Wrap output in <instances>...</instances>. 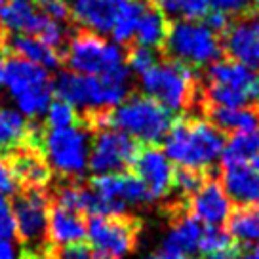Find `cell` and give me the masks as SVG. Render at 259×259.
Here are the masks:
<instances>
[{
	"instance_id": "cell-40",
	"label": "cell",
	"mask_w": 259,
	"mask_h": 259,
	"mask_svg": "<svg viewBox=\"0 0 259 259\" xmlns=\"http://www.w3.org/2000/svg\"><path fill=\"white\" fill-rule=\"evenodd\" d=\"M238 259H259V244L250 246L248 250L240 251V257Z\"/></svg>"
},
{
	"instance_id": "cell-26",
	"label": "cell",
	"mask_w": 259,
	"mask_h": 259,
	"mask_svg": "<svg viewBox=\"0 0 259 259\" xmlns=\"http://www.w3.org/2000/svg\"><path fill=\"white\" fill-rule=\"evenodd\" d=\"M227 235L236 244H259V206H246L233 210L227 218Z\"/></svg>"
},
{
	"instance_id": "cell-4",
	"label": "cell",
	"mask_w": 259,
	"mask_h": 259,
	"mask_svg": "<svg viewBox=\"0 0 259 259\" xmlns=\"http://www.w3.org/2000/svg\"><path fill=\"white\" fill-rule=\"evenodd\" d=\"M202 76L196 69L162 57L153 69L141 74L143 96L154 99L170 113H187L200 103L202 109Z\"/></svg>"
},
{
	"instance_id": "cell-25",
	"label": "cell",
	"mask_w": 259,
	"mask_h": 259,
	"mask_svg": "<svg viewBox=\"0 0 259 259\" xmlns=\"http://www.w3.org/2000/svg\"><path fill=\"white\" fill-rule=\"evenodd\" d=\"M31 122L19 111L0 107V158L25 145Z\"/></svg>"
},
{
	"instance_id": "cell-36",
	"label": "cell",
	"mask_w": 259,
	"mask_h": 259,
	"mask_svg": "<svg viewBox=\"0 0 259 259\" xmlns=\"http://www.w3.org/2000/svg\"><path fill=\"white\" fill-rule=\"evenodd\" d=\"M0 193L12 194V196H16V194L19 193L17 179H16V176H14V171H12L6 158H0Z\"/></svg>"
},
{
	"instance_id": "cell-1",
	"label": "cell",
	"mask_w": 259,
	"mask_h": 259,
	"mask_svg": "<svg viewBox=\"0 0 259 259\" xmlns=\"http://www.w3.org/2000/svg\"><path fill=\"white\" fill-rule=\"evenodd\" d=\"M130 69L126 65L116 67L103 76L78 74L73 71H61L52 82V92L65 103L73 105L82 114L111 111L132 96Z\"/></svg>"
},
{
	"instance_id": "cell-6",
	"label": "cell",
	"mask_w": 259,
	"mask_h": 259,
	"mask_svg": "<svg viewBox=\"0 0 259 259\" xmlns=\"http://www.w3.org/2000/svg\"><path fill=\"white\" fill-rule=\"evenodd\" d=\"M162 56L191 69L211 65L221 57L223 46L218 34L198 21H170L168 36L162 46Z\"/></svg>"
},
{
	"instance_id": "cell-43",
	"label": "cell",
	"mask_w": 259,
	"mask_h": 259,
	"mask_svg": "<svg viewBox=\"0 0 259 259\" xmlns=\"http://www.w3.org/2000/svg\"><path fill=\"white\" fill-rule=\"evenodd\" d=\"M251 2H253V4H255V6L259 8V0H251Z\"/></svg>"
},
{
	"instance_id": "cell-35",
	"label": "cell",
	"mask_w": 259,
	"mask_h": 259,
	"mask_svg": "<svg viewBox=\"0 0 259 259\" xmlns=\"http://www.w3.org/2000/svg\"><path fill=\"white\" fill-rule=\"evenodd\" d=\"M36 8L50 19H54L57 23L61 21H69L71 19V12H69V4L67 0H36Z\"/></svg>"
},
{
	"instance_id": "cell-22",
	"label": "cell",
	"mask_w": 259,
	"mask_h": 259,
	"mask_svg": "<svg viewBox=\"0 0 259 259\" xmlns=\"http://www.w3.org/2000/svg\"><path fill=\"white\" fill-rule=\"evenodd\" d=\"M202 113L211 126H215L219 132H255L259 130L257 111L251 107H218L202 103Z\"/></svg>"
},
{
	"instance_id": "cell-15",
	"label": "cell",
	"mask_w": 259,
	"mask_h": 259,
	"mask_svg": "<svg viewBox=\"0 0 259 259\" xmlns=\"http://www.w3.org/2000/svg\"><path fill=\"white\" fill-rule=\"evenodd\" d=\"M134 176L149 189V193L154 200L166 198L171 191V176L174 168L166 154L156 145H143L138 158L132 166Z\"/></svg>"
},
{
	"instance_id": "cell-38",
	"label": "cell",
	"mask_w": 259,
	"mask_h": 259,
	"mask_svg": "<svg viewBox=\"0 0 259 259\" xmlns=\"http://www.w3.org/2000/svg\"><path fill=\"white\" fill-rule=\"evenodd\" d=\"M204 19H206V23L204 25H206L213 34H218V36L219 34L223 36V34L227 32V29H229V25H231V17L225 16V14H221V12H218V10L208 12Z\"/></svg>"
},
{
	"instance_id": "cell-12",
	"label": "cell",
	"mask_w": 259,
	"mask_h": 259,
	"mask_svg": "<svg viewBox=\"0 0 259 259\" xmlns=\"http://www.w3.org/2000/svg\"><path fill=\"white\" fill-rule=\"evenodd\" d=\"M202 82L218 84L235 92L242 99L244 107L259 101V73L235 59H218L206 67Z\"/></svg>"
},
{
	"instance_id": "cell-39",
	"label": "cell",
	"mask_w": 259,
	"mask_h": 259,
	"mask_svg": "<svg viewBox=\"0 0 259 259\" xmlns=\"http://www.w3.org/2000/svg\"><path fill=\"white\" fill-rule=\"evenodd\" d=\"M238 257H240V248H238V244H233V246H229L225 250L206 253L202 259H238Z\"/></svg>"
},
{
	"instance_id": "cell-34",
	"label": "cell",
	"mask_w": 259,
	"mask_h": 259,
	"mask_svg": "<svg viewBox=\"0 0 259 259\" xmlns=\"http://www.w3.org/2000/svg\"><path fill=\"white\" fill-rule=\"evenodd\" d=\"M16 236V218L10 198L0 193V240H12Z\"/></svg>"
},
{
	"instance_id": "cell-21",
	"label": "cell",
	"mask_w": 259,
	"mask_h": 259,
	"mask_svg": "<svg viewBox=\"0 0 259 259\" xmlns=\"http://www.w3.org/2000/svg\"><path fill=\"white\" fill-rule=\"evenodd\" d=\"M86 238V219L80 213L63 210L50 202L48 242L50 246L80 244Z\"/></svg>"
},
{
	"instance_id": "cell-42",
	"label": "cell",
	"mask_w": 259,
	"mask_h": 259,
	"mask_svg": "<svg viewBox=\"0 0 259 259\" xmlns=\"http://www.w3.org/2000/svg\"><path fill=\"white\" fill-rule=\"evenodd\" d=\"M4 63H6V52L0 46V84H2V74H4Z\"/></svg>"
},
{
	"instance_id": "cell-14",
	"label": "cell",
	"mask_w": 259,
	"mask_h": 259,
	"mask_svg": "<svg viewBox=\"0 0 259 259\" xmlns=\"http://www.w3.org/2000/svg\"><path fill=\"white\" fill-rule=\"evenodd\" d=\"M187 211L208 227H219L231 215V200L227 198L215 171H210L200 191H196L187 200Z\"/></svg>"
},
{
	"instance_id": "cell-37",
	"label": "cell",
	"mask_w": 259,
	"mask_h": 259,
	"mask_svg": "<svg viewBox=\"0 0 259 259\" xmlns=\"http://www.w3.org/2000/svg\"><path fill=\"white\" fill-rule=\"evenodd\" d=\"M251 0H211L213 10H218L225 16H240L244 12H248Z\"/></svg>"
},
{
	"instance_id": "cell-29",
	"label": "cell",
	"mask_w": 259,
	"mask_h": 259,
	"mask_svg": "<svg viewBox=\"0 0 259 259\" xmlns=\"http://www.w3.org/2000/svg\"><path fill=\"white\" fill-rule=\"evenodd\" d=\"M52 96H54V92H52V82H50V84L32 88L21 96H17L16 103L19 107V113L29 116L31 120H36L38 116H42L48 111L50 103H52Z\"/></svg>"
},
{
	"instance_id": "cell-30",
	"label": "cell",
	"mask_w": 259,
	"mask_h": 259,
	"mask_svg": "<svg viewBox=\"0 0 259 259\" xmlns=\"http://www.w3.org/2000/svg\"><path fill=\"white\" fill-rule=\"evenodd\" d=\"M48 130H63L80 126V114L73 105L65 103L61 99H56L54 103H50L48 114H46V124Z\"/></svg>"
},
{
	"instance_id": "cell-17",
	"label": "cell",
	"mask_w": 259,
	"mask_h": 259,
	"mask_svg": "<svg viewBox=\"0 0 259 259\" xmlns=\"http://www.w3.org/2000/svg\"><path fill=\"white\" fill-rule=\"evenodd\" d=\"M48 23L50 17L27 0H12L0 10V34L38 36Z\"/></svg>"
},
{
	"instance_id": "cell-8",
	"label": "cell",
	"mask_w": 259,
	"mask_h": 259,
	"mask_svg": "<svg viewBox=\"0 0 259 259\" xmlns=\"http://www.w3.org/2000/svg\"><path fill=\"white\" fill-rule=\"evenodd\" d=\"M63 63L69 65L73 73L103 76L124 65V54L120 46L107 42L103 36L78 29L76 34L67 40Z\"/></svg>"
},
{
	"instance_id": "cell-5",
	"label": "cell",
	"mask_w": 259,
	"mask_h": 259,
	"mask_svg": "<svg viewBox=\"0 0 259 259\" xmlns=\"http://www.w3.org/2000/svg\"><path fill=\"white\" fill-rule=\"evenodd\" d=\"M171 113L143 94H132L107 113V128L128 134L141 145H156L171 128Z\"/></svg>"
},
{
	"instance_id": "cell-9",
	"label": "cell",
	"mask_w": 259,
	"mask_h": 259,
	"mask_svg": "<svg viewBox=\"0 0 259 259\" xmlns=\"http://www.w3.org/2000/svg\"><path fill=\"white\" fill-rule=\"evenodd\" d=\"M141 143L116 128L94 132L90 143L88 168L94 176L128 174L141 151Z\"/></svg>"
},
{
	"instance_id": "cell-2",
	"label": "cell",
	"mask_w": 259,
	"mask_h": 259,
	"mask_svg": "<svg viewBox=\"0 0 259 259\" xmlns=\"http://www.w3.org/2000/svg\"><path fill=\"white\" fill-rule=\"evenodd\" d=\"M225 147V136L208 120L198 116H178L164 138V149L170 162L181 168L210 171Z\"/></svg>"
},
{
	"instance_id": "cell-24",
	"label": "cell",
	"mask_w": 259,
	"mask_h": 259,
	"mask_svg": "<svg viewBox=\"0 0 259 259\" xmlns=\"http://www.w3.org/2000/svg\"><path fill=\"white\" fill-rule=\"evenodd\" d=\"M259 154V130L255 132H236L225 141L221 153V168L248 166Z\"/></svg>"
},
{
	"instance_id": "cell-28",
	"label": "cell",
	"mask_w": 259,
	"mask_h": 259,
	"mask_svg": "<svg viewBox=\"0 0 259 259\" xmlns=\"http://www.w3.org/2000/svg\"><path fill=\"white\" fill-rule=\"evenodd\" d=\"M213 171V170H210ZM210 171H198L191 170V168H181L178 166L174 170L171 176V191L170 194H176V200L174 202H183L187 204V200L193 196L196 191H200V187L204 185L206 178L210 176Z\"/></svg>"
},
{
	"instance_id": "cell-41",
	"label": "cell",
	"mask_w": 259,
	"mask_h": 259,
	"mask_svg": "<svg viewBox=\"0 0 259 259\" xmlns=\"http://www.w3.org/2000/svg\"><path fill=\"white\" fill-rule=\"evenodd\" d=\"M92 259H120V257H114V255H111V253H105V251L96 250V251H94V255H92Z\"/></svg>"
},
{
	"instance_id": "cell-27",
	"label": "cell",
	"mask_w": 259,
	"mask_h": 259,
	"mask_svg": "<svg viewBox=\"0 0 259 259\" xmlns=\"http://www.w3.org/2000/svg\"><path fill=\"white\" fill-rule=\"evenodd\" d=\"M154 6L170 21H196L211 8V0H154Z\"/></svg>"
},
{
	"instance_id": "cell-45",
	"label": "cell",
	"mask_w": 259,
	"mask_h": 259,
	"mask_svg": "<svg viewBox=\"0 0 259 259\" xmlns=\"http://www.w3.org/2000/svg\"><path fill=\"white\" fill-rule=\"evenodd\" d=\"M27 2H31V0H27Z\"/></svg>"
},
{
	"instance_id": "cell-23",
	"label": "cell",
	"mask_w": 259,
	"mask_h": 259,
	"mask_svg": "<svg viewBox=\"0 0 259 259\" xmlns=\"http://www.w3.org/2000/svg\"><path fill=\"white\" fill-rule=\"evenodd\" d=\"M168 29H170V19L164 16L153 2H149L139 17L138 27H136V34H134L136 44L162 50L166 36H168Z\"/></svg>"
},
{
	"instance_id": "cell-33",
	"label": "cell",
	"mask_w": 259,
	"mask_h": 259,
	"mask_svg": "<svg viewBox=\"0 0 259 259\" xmlns=\"http://www.w3.org/2000/svg\"><path fill=\"white\" fill-rule=\"evenodd\" d=\"M94 251L88 244H67V246H50L46 259H92Z\"/></svg>"
},
{
	"instance_id": "cell-31",
	"label": "cell",
	"mask_w": 259,
	"mask_h": 259,
	"mask_svg": "<svg viewBox=\"0 0 259 259\" xmlns=\"http://www.w3.org/2000/svg\"><path fill=\"white\" fill-rule=\"evenodd\" d=\"M162 52L154 48H147V46H139V44H130L128 52H126V67L132 69L134 73H138L139 76L143 73H147L149 69H153L154 65L162 59Z\"/></svg>"
},
{
	"instance_id": "cell-13",
	"label": "cell",
	"mask_w": 259,
	"mask_h": 259,
	"mask_svg": "<svg viewBox=\"0 0 259 259\" xmlns=\"http://www.w3.org/2000/svg\"><path fill=\"white\" fill-rule=\"evenodd\" d=\"M223 50L231 59L259 73V14L231 21L223 34Z\"/></svg>"
},
{
	"instance_id": "cell-19",
	"label": "cell",
	"mask_w": 259,
	"mask_h": 259,
	"mask_svg": "<svg viewBox=\"0 0 259 259\" xmlns=\"http://www.w3.org/2000/svg\"><path fill=\"white\" fill-rule=\"evenodd\" d=\"M219 183L231 202L246 206H259V171L250 166H231L223 168Z\"/></svg>"
},
{
	"instance_id": "cell-44",
	"label": "cell",
	"mask_w": 259,
	"mask_h": 259,
	"mask_svg": "<svg viewBox=\"0 0 259 259\" xmlns=\"http://www.w3.org/2000/svg\"><path fill=\"white\" fill-rule=\"evenodd\" d=\"M2 6H4V0H0V10H2Z\"/></svg>"
},
{
	"instance_id": "cell-46",
	"label": "cell",
	"mask_w": 259,
	"mask_h": 259,
	"mask_svg": "<svg viewBox=\"0 0 259 259\" xmlns=\"http://www.w3.org/2000/svg\"><path fill=\"white\" fill-rule=\"evenodd\" d=\"M149 259H151V257H149Z\"/></svg>"
},
{
	"instance_id": "cell-3",
	"label": "cell",
	"mask_w": 259,
	"mask_h": 259,
	"mask_svg": "<svg viewBox=\"0 0 259 259\" xmlns=\"http://www.w3.org/2000/svg\"><path fill=\"white\" fill-rule=\"evenodd\" d=\"M67 4L82 31L111 34L116 44L130 46L149 0H67Z\"/></svg>"
},
{
	"instance_id": "cell-18",
	"label": "cell",
	"mask_w": 259,
	"mask_h": 259,
	"mask_svg": "<svg viewBox=\"0 0 259 259\" xmlns=\"http://www.w3.org/2000/svg\"><path fill=\"white\" fill-rule=\"evenodd\" d=\"M2 50L14 57H21L31 63H36L44 69H57L63 65V54L46 46L29 34H0Z\"/></svg>"
},
{
	"instance_id": "cell-20",
	"label": "cell",
	"mask_w": 259,
	"mask_h": 259,
	"mask_svg": "<svg viewBox=\"0 0 259 259\" xmlns=\"http://www.w3.org/2000/svg\"><path fill=\"white\" fill-rule=\"evenodd\" d=\"M2 84L10 90L12 96L17 97L32 88L50 84V74L40 65L31 63V61L21 59V57L10 56L4 63Z\"/></svg>"
},
{
	"instance_id": "cell-32",
	"label": "cell",
	"mask_w": 259,
	"mask_h": 259,
	"mask_svg": "<svg viewBox=\"0 0 259 259\" xmlns=\"http://www.w3.org/2000/svg\"><path fill=\"white\" fill-rule=\"evenodd\" d=\"M229 246H233V240H231V236L227 235V231H223L221 227H204L202 238H200V244H198V251H202L206 255V253L225 250Z\"/></svg>"
},
{
	"instance_id": "cell-16",
	"label": "cell",
	"mask_w": 259,
	"mask_h": 259,
	"mask_svg": "<svg viewBox=\"0 0 259 259\" xmlns=\"http://www.w3.org/2000/svg\"><path fill=\"white\" fill-rule=\"evenodd\" d=\"M4 158L16 176L19 191H48L54 174L40 149L23 145Z\"/></svg>"
},
{
	"instance_id": "cell-11",
	"label": "cell",
	"mask_w": 259,
	"mask_h": 259,
	"mask_svg": "<svg viewBox=\"0 0 259 259\" xmlns=\"http://www.w3.org/2000/svg\"><path fill=\"white\" fill-rule=\"evenodd\" d=\"M141 221L136 215H94L86 221V236L92 246L114 257L128 255L136 250Z\"/></svg>"
},
{
	"instance_id": "cell-10",
	"label": "cell",
	"mask_w": 259,
	"mask_h": 259,
	"mask_svg": "<svg viewBox=\"0 0 259 259\" xmlns=\"http://www.w3.org/2000/svg\"><path fill=\"white\" fill-rule=\"evenodd\" d=\"M88 185L97 196V215H124L132 206H143L154 200L134 174L96 176Z\"/></svg>"
},
{
	"instance_id": "cell-7",
	"label": "cell",
	"mask_w": 259,
	"mask_h": 259,
	"mask_svg": "<svg viewBox=\"0 0 259 259\" xmlns=\"http://www.w3.org/2000/svg\"><path fill=\"white\" fill-rule=\"evenodd\" d=\"M90 130L73 126L63 130H48L44 136L42 153L52 174L56 171L61 179H80L88 166Z\"/></svg>"
}]
</instances>
